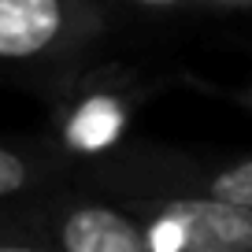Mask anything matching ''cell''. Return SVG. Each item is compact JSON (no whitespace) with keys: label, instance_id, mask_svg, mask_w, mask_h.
<instances>
[{"label":"cell","instance_id":"6da1fadb","mask_svg":"<svg viewBox=\"0 0 252 252\" xmlns=\"http://www.w3.org/2000/svg\"><path fill=\"white\" fill-rule=\"evenodd\" d=\"M145 252L123 204L63 178L0 197V252Z\"/></svg>","mask_w":252,"mask_h":252},{"label":"cell","instance_id":"7a4b0ae2","mask_svg":"<svg viewBox=\"0 0 252 252\" xmlns=\"http://www.w3.org/2000/svg\"><path fill=\"white\" fill-rule=\"evenodd\" d=\"M74 182L93 193L134 204V200H171V197H215L226 204L252 208V156H200L159 145L108 149L74 163Z\"/></svg>","mask_w":252,"mask_h":252},{"label":"cell","instance_id":"3957f363","mask_svg":"<svg viewBox=\"0 0 252 252\" xmlns=\"http://www.w3.org/2000/svg\"><path fill=\"white\" fill-rule=\"evenodd\" d=\"M159 93V82L130 63H86V56L52 74L48 119L52 145L78 163L123 145L126 130Z\"/></svg>","mask_w":252,"mask_h":252},{"label":"cell","instance_id":"277c9868","mask_svg":"<svg viewBox=\"0 0 252 252\" xmlns=\"http://www.w3.org/2000/svg\"><path fill=\"white\" fill-rule=\"evenodd\" d=\"M96 0H0V74H56L104 37Z\"/></svg>","mask_w":252,"mask_h":252},{"label":"cell","instance_id":"5b68a950","mask_svg":"<svg viewBox=\"0 0 252 252\" xmlns=\"http://www.w3.org/2000/svg\"><path fill=\"white\" fill-rule=\"evenodd\" d=\"M141 226L145 252H249L252 208L215 197H171L123 204Z\"/></svg>","mask_w":252,"mask_h":252},{"label":"cell","instance_id":"8992f818","mask_svg":"<svg viewBox=\"0 0 252 252\" xmlns=\"http://www.w3.org/2000/svg\"><path fill=\"white\" fill-rule=\"evenodd\" d=\"M74 174V159L52 141H0V197L52 186Z\"/></svg>","mask_w":252,"mask_h":252},{"label":"cell","instance_id":"52a82bcc","mask_svg":"<svg viewBox=\"0 0 252 252\" xmlns=\"http://www.w3.org/2000/svg\"><path fill=\"white\" fill-rule=\"evenodd\" d=\"M126 4H134L141 11H171V8H182L189 0H126Z\"/></svg>","mask_w":252,"mask_h":252},{"label":"cell","instance_id":"ba28073f","mask_svg":"<svg viewBox=\"0 0 252 252\" xmlns=\"http://www.w3.org/2000/svg\"><path fill=\"white\" fill-rule=\"evenodd\" d=\"M204 4H212V8H245L249 0H204Z\"/></svg>","mask_w":252,"mask_h":252}]
</instances>
